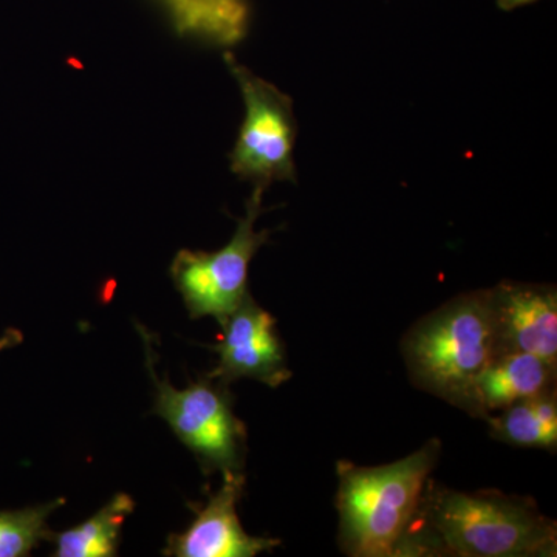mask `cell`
<instances>
[{
    "label": "cell",
    "instance_id": "cell-1",
    "mask_svg": "<svg viewBox=\"0 0 557 557\" xmlns=\"http://www.w3.org/2000/svg\"><path fill=\"white\" fill-rule=\"evenodd\" d=\"M417 516L424 531L410 545V556L429 549L465 557L556 555L555 522L525 498L437 487L429 496L424 491Z\"/></svg>",
    "mask_w": 557,
    "mask_h": 557
},
{
    "label": "cell",
    "instance_id": "cell-2",
    "mask_svg": "<svg viewBox=\"0 0 557 557\" xmlns=\"http://www.w3.org/2000/svg\"><path fill=\"white\" fill-rule=\"evenodd\" d=\"M440 443H426L395 463L358 468L339 463L341 545L357 557L405 556L428 478L437 463Z\"/></svg>",
    "mask_w": 557,
    "mask_h": 557
},
{
    "label": "cell",
    "instance_id": "cell-3",
    "mask_svg": "<svg viewBox=\"0 0 557 557\" xmlns=\"http://www.w3.org/2000/svg\"><path fill=\"white\" fill-rule=\"evenodd\" d=\"M490 289L468 293L421 319L405 339V358L417 386L472 416L475 384L496 358Z\"/></svg>",
    "mask_w": 557,
    "mask_h": 557
},
{
    "label": "cell",
    "instance_id": "cell-4",
    "mask_svg": "<svg viewBox=\"0 0 557 557\" xmlns=\"http://www.w3.org/2000/svg\"><path fill=\"white\" fill-rule=\"evenodd\" d=\"M146 357L156 387L153 412L170 424L180 442L197 457L205 474H240L247 429L234 416L228 386L207 376L185 388H175L166 379L157 376L149 354Z\"/></svg>",
    "mask_w": 557,
    "mask_h": 557
},
{
    "label": "cell",
    "instance_id": "cell-5",
    "mask_svg": "<svg viewBox=\"0 0 557 557\" xmlns=\"http://www.w3.org/2000/svg\"><path fill=\"white\" fill-rule=\"evenodd\" d=\"M223 60L245 102L244 123L228 157L231 172L263 193L276 182L295 183L298 121L292 98L242 65L230 51Z\"/></svg>",
    "mask_w": 557,
    "mask_h": 557
},
{
    "label": "cell",
    "instance_id": "cell-6",
    "mask_svg": "<svg viewBox=\"0 0 557 557\" xmlns=\"http://www.w3.org/2000/svg\"><path fill=\"white\" fill-rule=\"evenodd\" d=\"M262 197V189L252 190L228 245L214 252L180 249L172 260L171 277L190 318L209 317L223 324L247 298L249 263L271 234L255 230L263 211Z\"/></svg>",
    "mask_w": 557,
    "mask_h": 557
},
{
    "label": "cell",
    "instance_id": "cell-7",
    "mask_svg": "<svg viewBox=\"0 0 557 557\" xmlns=\"http://www.w3.org/2000/svg\"><path fill=\"white\" fill-rule=\"evenodd\" d=\"M219 343L212 346L219 361L208 379L228 386L248 379L270 387H278L292 379L284 348L276 332V319L258 306L252 296L225 319Z\"/></svg>",
    "mask_w": 557,
    "mask_h": 557
},
{
    "label": "cell",
    "instance_id": "cell-8",
    "mask_svg": "<svg viewBox=\"0 0 557 557\" xmlns=\"http://www.w3.org/2000/svg\"><path fill=\"white\" fill-rule=\"evenodd\" d=\"M490 299L496 327L497 355L523 351L556 368V288L502 282L496 288L490 289Z\"/></svg>",
    "mask_w": 557,
    "mask_h": 557
},
{
    "label": "cell",
    "instance_id": "cell-9",
    "mask_svg": "<svg viewBox=\"0 0 557 557\" xmlns=\"http://www.w3.org/2000/svg\"><path fill=\"white\" fill-rule=\"evenodd\" d=\"M244 474L223 475V485L197 512L188 530L171 534L164 556L172 557H255L271 552L281 541L249 536L237 515L244 493Z\"/></svg>",
    "mask_w": 557,
    "mask_h": 557
},
{
    "label": "cell",
    "instance_id": "cell-10",
    "mask_svg": "<svg viewBox=\"0 0 557 557\" xmlns=\"http://www.w3.org/2000/svg\"><path fill=\"white\" fill-rule=\"evenodd\" d=\"M555 379L556 368L534 355L523 351L497 355L475 384L478 417L553 391Z\"/></svg>",
    "mask_w": 557,
    "mask_h": 557
},
{
    "label": "cell",
    "instance_id": "cell-11",
    "mask_svg": "<svg viewBox=\"0 0 557 557\" xmlns=\"http://www.w3.org/2000/svg\"><path fill=\"white\" fill-rule=\"evenodd\" d=\"M170 13L175 30L212 44L231 47L247 36V0H160Z\"/></svg>",
    "mask_w": 557,
    "mask_h": 557
},
{
    "label": "cell",
    "instance_id": "cell-12",
    "mask_svg": "<svg viewBox=\"0 0 557 557\" xmlns=\"http://www.w3.org/2000/svg\"><path fill=\"white\" fill-rule=\"evenodd\" d=\"M135 502L129 494H116L109 504L86 522L72 530L53 533L57 557H113L119 555L121 530L134 512Z\"/></svg>",
    "mask_w": 557,
    "mask_h": 557
},
{
    "label": "cell",
    "instance_id": "cell-13",
    "mask_svg": "<svg viewBox=\"0 0 557 557\" xmlns=\"http://www.w3.org/2000/svg\"><path fill=\"white\" fill-rule=\"evenodd\" d=\"M491 434L523 448L555 449L557 445L556 392L522 399L500 410V416L486 417Z\"/></svg>",
    "mask_w": 557,
    "mask_h": 557
},
{
    "label": "cell",
    "instance_id": "cell-14",
    "mask_svg": "<svg viewBox=\"0 0 557 557\" xmlns=\"http://www.w3.org/2000/svg\"><path fill=\"white\" fill-rule=\"evenodd\" d=\"M64 504V498H57L30 508L0 511V557L30 556L42 542H51L53 531L47 520Z\"/></svg>",
    "mask_w": 557,
    "mask_h": 557
},
{
    "label": "cell",
    "instance_id": "cell-15",
    "mask_svg": "<svg viewBox=\"0 0 557 557\" xmlns=\"http://www.w3.org/2000/svg\"><path fill=\"white\" fill-rule=\"evenodd\" d=\"M22 341H24V336H22L20 330L9 329L2 336H0V351L20 346Z\"/></svg>",
    "mask_w": 557,
    "mask_h": 557
},
{
    "label": "cell",
    "instance_id": "cell-16",
    "mask_svg": "<svg viewBox=\"0 0 557 557\" xmlns=\"http://www.w3.org/2000/svg\"><path fill=\"white\" fill-rule=\"evenodd\" d=\"M534 2H537V0H497V7L504 11H512Z\"/></svg>",
    "mask_w": 557,
    "mask_h": 557
}]
</instances>
